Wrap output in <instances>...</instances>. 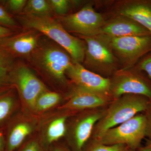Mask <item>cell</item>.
I'll return each mask as SVG.
<instances>
[{"label":"cell","instance_id":"cell-21","mask_svg":"<svg viewBox=\"0 0 151 151\" xmlns=\"http://www.w3.org/2000/svg\"><path fill=\"white\" fill-rule=\"evenodd\" d=\"M53 13L56 16H65L67 15L71 7L78 5L81 2L78 1H68V0H48Z\"/></svg>","mask_w":151,"mask_h":151},{"label":"cell","instance_id":"cell-22","mask_svg":"<svg viewBox=\"0 0 151 151\" xmlns=\"http://www.w3.org/2000/svg\"><path fill=\"white\" fill-rule=\"evenodd\" d=\"M86 151H125L127 147L124 145H108L97 140L91 139Z\"/></svg>","mask_w":151,"mask_h":151},{"label":"cell","instance_id":"cell-17","mask_svg":"<svg viewBox=\"0 0 151 151\" xmlns=\"http://www.w3.org/2000/svg\"><path fill=\"white\" fill-rule=\"evenodd\" d=\"M21 14L37 16H54L51 6L46 0L27 1Z\"/></svg>","mask_w":151,"mask_h":151},{"label":"cell","instance_id":"cell-30","mask_svg":"<svg viewBox=\"0 0 151 151\" xmlns=\"http://www.w3.org/2000/svg\"><path fill=\"white\" fill-rule=\"evenodd\" d=\"M21 151H42L38 143L35 141L30 142Z\"/></svg>","mask_w":151,"mask_h":151},{"label":"cell","instance_id":"cell-4","mask_svg":"<svg viewBox=\"0 0 151 151\" xmlns=\"http://www.w3.org/2000/svg\"><path fill=\"white\" fill-rule=\"evenodd\" d=\"M79 36L86 45L83 62L86 68L105 78L112 76L119 70V62L112 48L111 38L103 34Z\"/></svg>","mask_w":151,"mask_h":151},{"label":"cell","instance_id":"cell-31","mask_svg":"<svg viewBox=\"0 0 151 151\" xmlns=\"http://www.w3.org/2000/svg\"><path fill=\"white\" fill-rule=\"evenodd\" d=\"M137 151H151V139H148L144 145L141 146Z\"/></svg>","mask_w":151,"mask_h":151},{"label":"cell","instance_id":"cell-19","mask_svg":"<svg viewBox=\"0 0 151 151\" xmlns=\"http://www.w3.org/2000/svg\"><path fill=\"white\" fill-rule=\"evenodd\" d=\"M60 100V96L58 93L47 90L38 97L35 109L37 111L47 110L56 105Z\"/></svg>","mask_w":151,"mask_h":151},{"label":"cell","instance_id":"cell-16","mask_svg":"<svg viewBox=\"0 0 151 151\" xmlns=\"http://www.w3.org/2000/svg\"><path fill=\"white\" fill-rule=\"evenodd\" d=\"M32 131L31 126L27 123H21L16 125L9 134L7 151H14L18 147Z\"/></svg>","mask_w":151,"mask_h":151},{"label":"cell","instance_id":"cell-23","mask_svg":"<svg viewBox=\"0 0 151 151\" xmlns=\"http://www.w3.org/2000/svg\"><path fill=\"white\" fill-rule=\"evenodd\" d=\"M27 2L26 0H6L0 1V4L9 13L18 15L22 12Z\"/></svg>","mask_w":151,"mask_h":151},{"label":"cell","instance_id":"cell-27","mask_svg":"<svg viewBox=\"0 0 151 151\" xmlns=\"http://www.w3.org/2000/svg\"><path fill=\"white\" fill-rule=\"evenodd\" d=\"M144 113L146 119V137L151 139V101L147 109Z\"/></svg>","mask_w":151,"mask_h":151},{"label":"cell","instance_id":"cell-18","mask_svg":"<svg viewBox=\"0 0 151 151\" xmlns=\"http://www.w3.org/2000/svg\"><path fill=\"white\" fill-rule=\"evenodd\" d=\"M66 119V116L60 117L50 124L47 132V138L48 142H52L65 136Z\"/></svg>","mask_w":151,"mask_h":151},{"label":"cell","instance_id":"cell-2","mask_svg":"<svg viewBox=\"0 0 151 151\" xmlns=\"http://www.w3.org/2000/svg\"><path fill=\"white\" fill-rule=\"evenodd\" d=\"M25 58L29 66L62 84L66 82V71L74 61L65 49L44 35Z\"/></svg>","mask_w":151,"mask_h":151},{"label":"cell","instance_id":"cell-1","mask_svg":"<svg viewBox=\"0 0 151 151\" xmlns=\"http://www.w3.org/2000/svg\"><path fill=\"white\" fill-rule=\"evenodd\" d=\"M15 19L24 28L35 29L61 46L75 62H84L85 42L70 35L54 16L20 14L16 15Z\"/></svg>","mask_w":151,"mask_h":151},{"label":"cell","instance_id":"cell-26","mask_svg":"<svg viewBox=\"0 0 151 151\" xmlns=\"http://www.w3.org/2000/svg\"><path fill=\"white\" fill-rule=\"evenodd\" d=\"M10 68H0V92L6 88L11 82L9 76Z\"/></svg>","mask_w":151,"mask_h":151},{"label":"cell","instance_id":"cell-32","mask_svg":"<svg viewBox=\"0 0 151 151\" xmlns=\"http://www.w3.org/2000/svg\"><path fill=\"white\" fill-rule=\"evenodd\" d=\"M4 147V140L2 136L0 135V151H3Z\"/></svg>","mask_w":151,"mask_h":151},{"label":"cell","instance_id":"cell-9","mask_svg":"<svg viewBox=\"0 0 151 151\" xmlns=\"http://www.w3.org/2000/svg\"><path fill=\"white\" fill-rule=\"evenodd\" d=\"M109 94L113 100L127 94H139L151 100V86L134 71L119 69L111 76Z\"/></svg>","mask_w":151,"mask_h":151},{"label":"cell","instance_id":"cell-20","mask_svg":"<svg viewBox=\"0 0 151 151\" xmlns=\"http://www.w3.org/2000/svg\"><path fill=\"white\" fill-rule=\"evenodd\" d=\"M14 105V100L10 92L0 94V124L8 118Z\"/></svg>","mask_w":151,"mask_h":151},{"label":"cell","instance_id":"cell-33","mask_svg":"<svg viewBox=\"0 0 151 151\" xmlns=\"http://www.w3.org/2000/svg\"><path fill=\"white\" fill-rule=\"evenodd\" d=\"M53 151H69L68 150H67L64 148L62 147H58L57 148L54 149Z\"/></svg>","mask_w":151,"mask_h":151},{"label":"cell","instance_id":"cell-10","mask_svg":"<svg viewBox=\"0 0 151 151\" xmlns=\"http://www.w3.org/2000/svg\"><path fill=\"white\" fill-rule=\"evenodd\" d=\"M107 106L86 110L74 122L70 133L71 142L76 151H82L92 137L96 123L105 114Z\"/></svg>","mask_w":151,"mask_h":151},{"label":"cell","instance_id":"cell-29","mask_svg":"<svg viewBox=\"0 0 151 151\" xmlns=\"http://www.w3.org/2000/svg\"><path fill=\"white\" fill-rule=\"evenodd\" d=\"M17 33L16 32L0 25V43L6 38Z\"/></svg>","mask_w":151,"mask_h":151},{"label":"cell","instance_id":"cell-34","mask_svg":"<svg viewBox=\"0 0 151 151\" xmlns=\"http://www.w3.org/2000/svg\"><path fill=\"white\" fill-rule=\"evenodd\" d=\"M125 151H137L135 150H132V149L128 148L127 147V150H126Z\"/></svg>","mask_w":151,"mask_h":151},{"label":"cell","instance_id":"cell-8","mask_svg":"<svg viewBox=\"0 0 151 151\" xmlns=\"http://www.w3.org/2000/svg\"><path fill=\"white\" fill-rule=\"evenodd\" d=\"M9 76L11 83L17 87L26 103L35 109L38 97L47 90L45 85L27 65L19 62L15 61L11 68Z\"/></svg>","mask_w":151,"mask_h":151},{"label":"cell","instance_id":"cell-5","mask_svg":"<svg viewBox=\"0 0 151 151\" xmlns=\"http://www.w3.org/2000/svg\"><path fill=\"white\" fill-rule=\"evenodd\" d=\"M146 123L144 113L106 131L97 140L104 145H124L128 148L137 150L146 137Z\"/></svg>","mask_w":151,"mask_h":151},{"label":"cell","instance_id":"cell-11","mask_svg":"<svg viewBox=\"0 0 151 151\" xmlns=\"http://www.w3.org/2000/svg\"><path fill=\"white\" fill-rule=\"evenodd\" d=\"M66 75L75 86L110 96V78L88 70L79 63L74 61L68 69Z\"/></svg>","mask_w":151,"mask_h":151},{"label":"cell","instance_id":"cell-25","mask_svg":"<svg viewBox=\"0 0 151 151\" xmlns=\"http://www.w3.org/2000/svg\"><path fill=\"white\" fill-rule=\"evenodd\" d=\"M15 62V58L0 50V68H10Z\"/></svg>","mask_w":151,"mask_h":151},{"label":"cell","instance_id":"cell-7","mask_svg":"<svg viewBox=\"0 0 151 151\" xmlns=\"http://www.w3.org/2000/svg\"><path fill=\"white\" fill-rule=\"evenodd\" d=\"M114 54L122 70L131 69L143 55L151 51V35L111 38Z\"/></svg>","mask_w":151,"mask_h":151},{"label":"cell","instance_id":"cell-3","mask_svg":"<svg viewBox=\"0 0 151 151\" xmlns=\"http://www.w3.org/2000/svg\"><path fill=\"white\" fill-rule=\"evenodd\" d=\"M151 100L139 94H127L112 100L105 114L95 124L91 139L99 140L106 131L144 113Z\"/></svg>","mask_w":151,"mask_h":151},{"label":"cell","instance_id":"cell-12","mask_svg":"<svg viewBox=\"0 0 151 151\" xmlns=\"http://www.w3.org/2000/svg\"><path fill=\"white\" fill-rule=\"evenodd\" d=\"M42 34L34 29H27L16 33L3 40L0 43V50L14 58H26L36 48Z\"/></svg>","mask_w":151,"mask_h":151},{"label":"cell","instance_id":"cell-28","mask_svg":"<svg viewBox=\"0 0 151 151\" xmlns=\"http://www.w3.org/2000/svg\"><path fill=\"white\" fill-rule=\"evenodd\" d=\"M139 69L145 71L151 78V55L146 57L139 63Z\"/></svg>","mask_w":151,"mask_h":151},{"label":"cell","instance_id":"cell-13","mask_svg":"<svg viewBox=\"0 0 151 151\" xmlns=\"http://www.w3.org/2000/svg\"><path fill=\"white\" fill-rule=\"evenodd\" d=\"M113 100L109 95L75 86L62 108L70 111L94 109L108 106Z\"/></svg>","mask_w":151,"mask_h":151},{"label":"cell","instance_id":"cell-15","mask_svg":"<svg viewBox=\"0 0 151 151\" xmlns=\"http://www.w3.org/2000/svg\"><path fill=\"white\" fill-rule=\"evenodd\" d=\"M118 15L137 22L151 33V1L128 0L120 2L116 9Z\"/></svg>","mask_w":151,"mask_h":151},{"label":"cell","instance_id":"cell-6","mask_svg":"<svg viewBox=\"0 0 151 151\" xmlns=\"http://www.w3.org/2000/svg\"><path fill=\"white\" fill-rule=\"evenodd\" d=\"M67 31L79 35L90 36L100 34L105 23L103 16L97 12L91 3L86 4L74 13L65 16H54Z\"/></svg>","mask_w":151,"mask_h":151},{"label":"cell","instance_id":"cell-24","mask_svg":"<svg viewBox=\"0 0 151 151\" xmlns=\"http://www.w3.org/2000/svg\"><path fill=\"white\" fill-rule=\"evenodd\" d=\"M0 25L16 32L19 26L15 19L0 4Z\"/></svg>","mask_w":151,"mask_h":151},{"label":"cell","instance_id":"cell-14","mask_svg":"<svg viewBox=\"0 0 151 151\" xmlns=\"http://www.w3.org/2000/svg\"><path fill=\"white\" fill-rule=\"evenodd\" d=\"M100 34L111 38L151 35L147 29L137 22L127 17L120 15L105 22Z\"/></svg>","mask_w":151,"mask_h":151}]
</instances>
